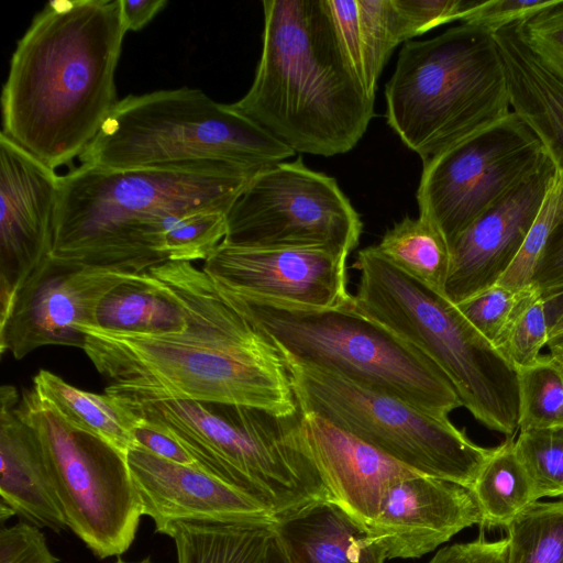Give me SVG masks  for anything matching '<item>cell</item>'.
<instances>
[{"mask_svg": "<svg viewBox=\"0 0 563 563\" xmlns=\"http://www.w3.org/2000/svg\"><path fill=\"white\" fill-rule=\"evenodd\" d=\"M482 512L481 527L505 529L519 514L538 501L532 484L519 462L514 440L494 448L473 487Z\"/></svg>", "mask_w": 563, "mask_h": 563, "instance_id": "obj_29", "label": "cell"}, {"mask_svg": "<svg viewBox=\"0 0 563 563\" xmlns=\"http://www.w3.org/2000/svg\"><path fill=\"white\" fill-rule=\"evenodd\" d=\"M339 44L353 75L375 99L379 76L395 47L407 42L394 0H327Z\"/></svg>", "mask_w": 563, "mask_h": 563, "instance_id": "obj_24", "label": "cell"}, {"mask_svg": "<svg viewBox=\"0 0 563 563\" xmlns=\"http://www.w3.org/2000/svg\"><path fill=\"white\" fill-rule=\"evenodd\" d=\"M227 213L205 210L177 220L163 236L167 262L206 261L224 240Z\"/></svg>", "mask_w": 563, "mask_h": 563, "instance_id": "obj_35", "label": "cell"}, {"mask_svg": "<svg viewBox=\"0 0 563 563\" xmlns=\"http://www.w3.org/2000/svg\"><path fill=\"white\" fill-rule=\"evenodd\" d=\"M563 218V170H556L540 212L518 255L497 284L514 290L532 284L533 275L549 236Z\"/></svg>", "mask_w": 563, "mask_h": 563, "instance_id": "obj_34", "label": "cell"}, {"mask_svg": "<svg viewBox=\"0 0 563 563\" xmlns=\"http://www.w3.org/2000/svg\"><path fill=\"white\" fill-rule=\"evenodd\" d=\"M143 516L155 529L168 521H208L276 527L258 499L199 468L163 460L139 446L126 452Z\"/></svg>", "mask_w": 563, "mask_h": 563, "instance_id": "obj_18", "label": "cell"}, {"mask_svg": "<svg viewBox=\"0 0 563 563\" xmlns=\"http://www.w3.org/2000/svg\"><path fill=\"white\" fill-rule=\"evenodd\" d=\"M522 289L514 290L495 284L456 307L465 319L495 346Z\"/></svg>", "mask_w": 563, "mask_h": 563, "instance_id": "obj_37", "label": "cell"}, {"mask_svg": "<svg viewBox=\"0 0 563 563\" xmlns=\"http://www.w3.org/2000/svg\"><path fill=\"white\" fill-rule=\"evenodd\" d=\"M267 563H288V560L276 538L275 528H274V537L271 543Z\"/></svg>", "mask_w": 563, "mask_h": 563, "instance_id": "obj_47", "label": "cell"}, {"mask_svg": "<svg viewBox=\"0 0 563 563\" xmlns=\"http://www.w3.org/2000/svg\"><path fill=\"white\" fill-rule=\"evenodd\" d=\"M561 283H563V218L552 230L532 279V284L540 292L548 291Z\"/></svg>", "mask_w": 563, "mask_h": 563, "instance_id": "obj_43", "label": "cell"}, {"mask_svg": "<svg viewBox=\"0 0 563 563\" xmlns=\"http://www.w3.org/2000/svg\"><path fill=\"white\" fill-rule=\"evenodd\" d=\"M549 340L563 333V288L543 292Z\"/></svg>", "mask_w": 563, "mask_h": 563, "instance_id": "obj_45", "label": "cell"}, {"mask_svg": "<svg viewBox=\"0 0 563 563\" xmlns=\"http://www.w3.org/2000/svg\"><path fill=\"white\" fill-rule=\"evenodd\" d=\"M429 563H508V543L506 538L498 541L479 538L476 541L444 547Z\"/></svg>", "mask_w": 563, "mask_h": 563, "instance_id": "obj_42", "label": "cell"}, {"mask_svg": "<svg viewBox=\"0 0 563 563\" xmlns=\"http://www.w3.org/2000/svg\"><path fill=\"white\" fill-rule=\"evenodd\" d=\"M505 530L508 563H563V500L531 504Z\"/></svg>", "mask_w": 563, "mask_h": 563, "instance_id": "obj_30", "label": "cell"}, {"mask_svg": "<svg viewBox=\"0 0 563 563\" xmlns=\"http://www.w3.org/2000/svg\"><path fill=\"white\" fill-rule=\"evenodd\" d=\"M548 157L538 135L511 111L423 162L417 190L419 217L438 228L451 244Z\"/></svg>", "mask_w": 563, "mask_h": 563, "instance_id": "obj_13", "label": "cell"}, {"mask_svg": "<svg viewBox=\"0 0 563 563\" xmlns=\"http://www.w3.org/2000/svg\"><path fill=\"white\" fill-rule=\"evenodd\" d=\"M353 267L360 272L356 308L433 362L476 420L512 435L519 429L517 371L456 305L397 267L375 245L361 250Z\"/></svg>", "mask_w": 563, "mask_h": 563, "instance_id": "obj_8", "label": "cell"}, {"mask_svg": "<svg viewBox=\"0 0 563 563\" xmlns=\"http://www.w3.org/2000/svg\"><path fill=\"white\" fill-rule=\"evenodd\" d=\"M295 153L231 104L185 87L119 100L79 159L109 169L222 162L261 172Z\"/></svg>", "mask_w": 563, "mask_h": 563, "instance_id": "obj_9", "label": "cell"}, {"mask_svg": "<svg viewBox=\"0 0 563 563\" xmlns=\"http://www.w3.org/2000/svg\"><path fill=\"white\" fill-rule=\"evenodd\" d=\"M288 563H384L365 526L332 501H320L275 527Z\"/></svg>", "mask_w": 563, "mask_h": 563, "instance_id": "obj_23", "label": "cell"}, {"mask_svg": "<svg viewBox=\"0 0 563 563\" xmlns=\"http://www.w3.org/2000/svg\"><path fill=\"white\" fill-rule=\"evenodd\" d=\"M146 272L173 296L186 324L157 334L77 325L81 350L111 382L106 394L240 405L278 416L299 412L278 350L220 295L203 269L165 262Z\"/></svg>", "mask_w": 563, "mask_h": 563, "instance_id": "obj_1", "label": "cell"}, {"mask_svg": "<svg viewBox=\"0 0 563 563\" xmlns=\"http://www.w3.org/2000/svg\"><path fill=\"white\" fill-rule=\"evenodd\" d=\"M253 84L231 107L295 152L351 151L375 115L342 53L327 0H264Z\"/></svg>", "mask_w": 563, "mask_h": 563, "instance_id": "obj_4", "label": "cell"}, {"mask_svg": "<svg viewBox=\"0 0 563 563\" xmlns=\"http://www.w3.org/2000/svg\"><path fill=\"white\" fill-rule=\"evenodd\" d=\"M110 397L176 439L203 471L258 499L278 522L332 501L307 449L300 410L278 416L240 405Z\"/></svg>", "mask_w": 563, "mask_h": 563, "instance_id": "obj_5", "label": "cell"}, {"mask_svg": "<svg viewBox=\"0 0 563 563\" xmlns=\"http://www.w3.org/2000/svg\"><path fill=\"white\" fill-rule=\"evenodd\" d=\"M258 172L222 162L109 169L88 164L60 176L52 262L141 274L167 262L165 232L205 210L228 213Z\"/></svg>", "mask_w": 563, "mask_h": 563, "instance_id": "obj_3", "label": "cell"}, {"mask_svg": "<svg viewBox=\"0 0 563 563\" xmlns=\"http://www.w3.org/2000/svg\"><path fill=\"white\" fill-rule=\"evenodd\" d=\"M553 0H477L475 7L462 19L461 24L474 25L495 33L522 21Z\"/></svg>", "mask_w": 563, "mask_h": 563, "instance_id": "obj_40", "label": "cell"}, {"mask_svg": "<svg viewBox=\"0 0 563 563\" xmlns=\"http://www.w3.org/2000/svg\"><path fill=\"white\" fill-rule=\"evenodd\" d=\"M115 563H153V562L151 561L150 558H146L139 562H128V561H124L123 559H121L120 556H118V560L115 561Z\"/></svg>", "mask_w": 563, "mask_h": 563, "instance_id": "obj_48", "label": "cell"}, {"mask_svg": "<svg viewBox=\"0 0 563 563\" xmlns=\"http://www.w3.org/2000/svg\"><path fill=\"white\" fill-rule=\"evenodd\" d=\"M514 449L538 500L563 496V427L520 431Z\"/></svg>", "mask_w": 563, "mask_h": 563, "instance_id": "obj_33", "label": "cell"}, {"mask_svg": "<svg viewBox=\"0 0 563 563\" xmlns=\"http://www.w3.org/2000/svg\"><path fill=\"white\" fill-rule=\"evenodd\" d=\"M218 291L278 350L284 363L338 375L439 416L462 407L441 369L357 309L353 296L343 306L314 308Z\"/></svg>", "mask_w": 563, "mask_h": 563, "instance_id": "obj_6", "label": "cell"}, {"mask_svg": "<svg viewBox=\"0 0 563 563\" xmlns=\"http://www.w3.org/2000/svg\"><path fill=\"white\" fill-rule=\"evenodd\" d=\"M33 389L74 427L103 439L125 454L135 445L132 431L136 418L107 394L79 389L46 369L34 376Z\"/></svg>", "mask_w": 563, "mask_h": 563, "instance_id": "obj_27", "label": "cell"}, {"mask_svg": "<svg viewBox=\"0 0 563 563\" xmlns=\"http://www.w3.org/2000/svg\"><path fill=\"white\" fill-rule=\"evenodd\" d=\"M556 170L549 156L539 169L490 206L450 244L446 299L459 305L498 283L518 255Z\"/></svg>", "mask_w": 563, "mask_h": 563, "instance_id": "obj_17", "label": "cell"}, {"mask_svg": "<svg viewBox=\"0 0 563 563\" xmlns=\"http://www.w3.org/2000/svg\"><path fill=\"white\" fill-rule=\"evenodd\" d=\"M133 273L51 263L41 278L16 299L0 322V351L21 360L38 347L82 349L79 324H93L100 301Z\"/></svg>", "mask_w": 563, "mask_h": 563, "instance_id": "obj_16", "label": "cell"}, {"mask_svg": "<svg viewBox=\"0 0 563 563\" xmlns=\"http://www.w3.org/2000/svg\"><path fill=\"white\" fill-rule=\"evenodd\" d=\"M0 563H57L38 527L19 521L0 529Z\"/></svg>", "mask_w": 563, "mask_h": 563, "instance_id": "obj_39", "label": "cell"}, {"mask_svg": "<svg viewBox=\"0 0 563 563\" xmlns=\"http://www.w3.org/2000/svg\"><path fill=\"white\" fill-rule=\"evenodd\" d=\"M14 386L0 389L1 504L30 523L59 531L66 527L40 442L21 418Z\"/></svg>", "mask_w": 563, "mask_h": 563, "instance_id": "obj_21", "label": "cell"}, {"mask_svg": "<svg viewBox=\"0 0 563 563\" xmlns=\"http://www.w3.org/2000/svg\"><path fill=\"white\" fill-rule=\"evenodd\" d=\"M301 428L332 503L366 528L389 489L419 474L316 413L301 412Z\"/></svg>", "mask_w": 563, "mask_h": 563, "instance_id": "obj_20", "label": "cell"}, {"mask_svg": "<svg viewBox=\"0 0 563 563\" xmlns=\"http://www.w3.org/2000/svg\"><path fill=\"white\" fill-rule=\"evenodd\" d=\"M135 418L136 421L132 431L134 446H139L163 460L202 470L198 461L176 439L152 423Z\"/></svg>", "mask_w": 563, "mask_h": 563, "instance_id": "obj_41", "label": "cell"}, {"mask_svg": "<svg viewBox=\"0 0 563 563\" xmlns=\"http://www.w3.org/2000/svg\"><path fill=\"white\" fill-rule=\"evenodd\" d=\"M186 324L173 296L147 272L134 274L100 301L95 323L104 330L157 334L178 331Z\"/></svg>", "mask_w": 563, "mask_h": 563, "instance_id": "obj_26", "label": "cell"}, {"mask_svg": "<svg viewBox=\"0 0 563 563\" xmlns=\"http://www.w3.org/2000/svg\"><path fill=\"white\" fill-rule=\"evenodd\" d=\"M60 176L0 135V322L52 263Z\"/></svg>", "mask_w": 563, "mask_h": 563, "instance_id": "obj_14", "label": "cell"}, {"mask_svg": "<svg viewBox=\"0 0 563 563\" xmlns=\"http://www.w3.org/2000/svg\"><path fill=\"white\" fill-rule=\"evenodd\" d=\"M549 354L563 367V333L549 340Z\"/></svg>", "mask_w": 563, "mask_h": 563, "instance_id": "obj_46", "label": "cell"}, {"mask_svg": "<svg viewBox=\"0 0 563 563\" xmlns=\"http://www.w3.org/2000/svg\"><path fill=\"white\" fill-rule=\"evenodd\" d=\"M549 342V328L540 290L531 284L517 305L495 347L517 369L534 363Z\"/></svg>", "mask_w": 563, "mask_h": 563, "instance_id": "obj_32", "label": "cell"}, {"mask_svg": "<svg viewBox=\"0 0 563 563\" xmlns=\"http://www.w3.org/2000/svg\"><path fill=\"white\" fill-rule=\"evenodd\" d=\"M514 25L528 48L563 81V0H553Z\"/></svg>", "mask_w": 563, "mask_h": 563, "instance_id": "obj_36", "label": "cell"}, {"mask_svg": "<svg viewBox=\"0 0 563 563\" xmlns=\"http://www.w3.org/2000/svg\"><path fill=\"white\" fill-rule=\"evenodd\" d=\"M505 66L511 110L563 170V81L544 66L511 24L494 33Z\"/></svg>", "mask_w": 563, "mask_h": 563, "instance_id": "obj_22", "label": "cell"}, {"mask_svg": "<svg viewBox=\"0 0 563 563\" xmlns=\"http://www.w3.org/2000/svg\"><path fill=\"white\" fill-rule=\"evenodd\" d=\"M360 214L336 180L301 157L258 172L227 213L222 243L253 249H318L347 258Z\"/></svg>", "mask_w": 563, "mask_h": 563, "instance_id": "obj_12", "label": "cell"}, {"mask_svg": "<svg viewBox=\"0 0 563 563\" xmlns=\"http://www.w3.org/2000/svg\"><path fill=\"white\" fill-rule=\"evenodd\" d=\"M375 247L397 267L444 296L451 250L431 222L405 217L385 232Z\"/></svg>", "mask_w": 563, "mask_h": 563, "instance_id": "obj_28", "label": "cell"}, {"mask_svg": "<svg viewBox=\"0 0 563 563\" xmlns=\"http://www.w3.org/2000/svg\"><path fill=\"white\" fill-rule=\"evenodd\" d=\"M125 33L120 0L49 1L12 54L2 133L53 169L79 157L119 101Z\"/></svg>", "mask_w": 563, "mask_h": 563, "instance_id": "obj_2", "label": "cell"}, {"mask_svg": "<svg viewBox=\"0 0 563 563\" xmlns=\"http://www.w3.org/2000/svg\"><path fill=\"white\" fill-rule=\"evenodd\" d=\"M404 22L407 40L439 25L462 19L477 0H394Z\"/></svg>", "mask_w": 563, "mask_h": 563, "instance_id": "obj_38", "label": "cell"}, {"mask_svg": "<svg viewBox=\"0 0 563 563\" xmlns=\"http://www.w3.org/2000/svg\"><path fill=\"white\" fill-rule=\"evenodd\" d=\"M385 98L388 125L422 162L512 111L494 34L468 24L405 42Z\"/></svg>", "mask_w": 563, "mask_h": 563, "instance_id": "obj_7", "label": "cell"}, {"mask_svg": "<svg viewBox=\"0 0 563 563\" xmlns=\"http://www.w3.org/2000/svg\"><path fill=\"white\" fill-rule=\"evenodd\" d=\"M346 260L318 249H253L221 242L202 269L218 289L233 295L334 308L352 299Z\"/></svg>", "mask_w": 563, "mask_h": 563, "instance_id": "obj_15", "label": "cell"}, {"mask_svg": "<svg viewBox=\"0 0 563 563\" xmlns=\"http://www.w3.org/2000/svg\"><path fill=\"white\" fill-rule=\"evenodd\" d=\"M18 410L40 442L66 527L99 559L124 553L143 516L126 454L68 423L34 389Z\"/></svg>", "mask_w": 563, "mask_h": 563, "instance_id": "obj_11", "label": "cell"}, {"mask_svg": "<svg viewBox=\"0 0 563 563\" xmlns=\"http://www.w3.org/2000/svg\"><path fill=\"white\" fill-rule=\"evenodd\" d=\"M516 371L519 430L563 427V367L548 354Z\"/></svg>", "mask_w": 563, "mask_h": 563, "instance_id": "obj_31", "label": "cell"}, {"mask_svg": "<svg viewBox=\"0 0 563 563\" xmlns=\"http://www.w3.org/2000/svg\"><path fill=\"white\" fill-rule=\"evenodd\" d=\"M167 5L166 0H120L125 31H139Z\"/></svg>", "mask_w": 563, "mask_h": 563, "instance_id": "obj_44", "label": "cell"}, {"mask_svg": "<svg viewBox=\"0 0 563 563\" xmlns=\"http://www.w3.org/2000/svg\"><path fill=\"white\" fill-rule=\"evenodd\" d=\"M481 522L482 512L470 488L418 474L389 489L367 530L386 560L415 559Z\"/></svg>", "mask_w": 563, "mask_h": 563, "instance_id": "obj_19", "label": "cell"}, {"mask_svg": "<svg viewBox=\"0 0 563 563\" xmlns=\"http://www.w3.org/2000/svg\"><path fill=\"white\" fill-rule=\"evenodd\" d=\"M274 528L208 521H168L155 530L173 539L177 563H267Z\"/></svg>", "mask_w": 563, "mask_h": 563, "instance_id": "obj_25", "label": "cell"}, {"mask_svg": "<svg viewBox=\"0 0 563 563\" xmlns=\"http://www.w3.org/2000/svg\"><path fill=\"white\" fill-rule=\"evenodd\" d=\"M301 412L320 416L419 474L472 488L493 449L448 418L338 375L284 363Z\"/></svg>", "mask_w": 563, "mask_h": 563, "instance_id": "obj_10", "label": "cell"}]
</instances>
